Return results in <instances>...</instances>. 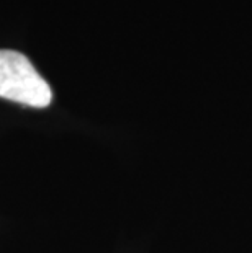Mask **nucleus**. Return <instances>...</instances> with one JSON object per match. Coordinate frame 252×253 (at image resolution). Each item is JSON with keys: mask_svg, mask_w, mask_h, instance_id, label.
<instances>
[{"mask_svg": "<svg viewBox=\"0 0 252 253\" xmlns=\"http://www.w3.org/2000/svg\"><path fill=\"white\" fill-rule=\"evenodd\" d=\"M0 98L46 108L52 101V90L28 57L3 49L0 51Z\"/></svg>", "mask_w": 252, "mask_h": 253, "instance_id": "nucleus-1", "label": "nucleus"}]
</instances>
